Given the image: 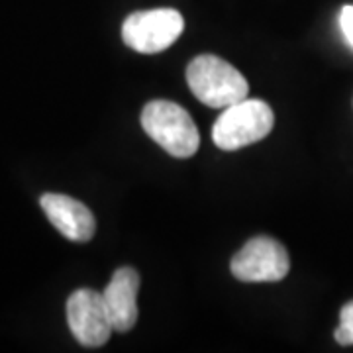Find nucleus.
I'll list each match as a JSON object with an SVG mask.
<instances>
[{"label":"nucleus","mask_w":353,"mask_h":353,"mask_svg":"<svg viewBox=\"0 0 353 353\" xmlns=\"http://www.w3.org/2000/svg\"><path fill=\"white\" fill-rule=\"evenodd\" d=\"M192 94L210 108H228L248 99L250 85L240 71L216 55H199L187 67Z\"/></svg>","instance_id":"nucleus-1"},{"label":"nucleus","mask_w":353,"mask_h":353,"mask_svg":"<svg viewBox=\"0 0 353 353\" xmlns=\"http://www.w3.org/2000/svg\"><path fill=\"white\" fill-rule=\"evenodd\" d=\"M141 126L155 143L173 157L187 159L199 150V130L190 114L175 102H148L141 110Z\"/></svg>","instance_id":"nucleus-2"},{"label":"nucleus","mask_w":353,"mask_h":353,"mask_svg":"<svg viewBox=\"0 0 353 353\" xmlns=\"http://www.w3.org/2000/svg\"><path fill=\"white\" fill-rule=\"evenodd\" d=\"M273 124L275 116L267 102L243 99L224 108L212 128V139L220 150L236 152L269 136Z\"/></svg>","instance_id":"nucleus-3"},{"label":"nucleus","mask_w":353,"mask_h":353,"mask_svg":"<svg viewBox=\"0 0 353 353\" xmlns=\"http://www.w3.org/2000/svg\"><path fill=\"white\" fill-rule=\"evenodd\" d=\"M185 20L173 8H155L128 16L122 24V39L139 53H159L171 48L183 34Z\"/></svg>","instance_id":"nucleus-4"},{"label":"nucleus","mask_w":353,"mask_h":353,"mask_svg":"<svg viewBox=\"0 0 353 353\" xmlns=\"http://www.w3.org/2000/svg\"><path fill=\"white\" fill-rule=\"evenodd\" d=\"M232 273L243 283H277L289 275V253L283 243L257 236L232 257Z\"/></svg>","instance_id":"nucleus-5"},{"label":"nucleus","mask_w":353,"mask_h":353,"mask_svg":"<svg viewBox=\"0 0 353 353\" xmlns=\"http://www.w3.org/2000/svg\"><path fill=\"white\" fill-rule=\"evenodd\" d=\"M67 322L75 340L85 347L104 345L114 330L104 294L92 289H79L69 296Z\"/></svg>","instance_id":"nucleus-6"},{"label":"nucleus","mask_w":353,"mask_h":353,"mask_svg":"<svg viewBox=\"0 0 353 353\" xmlns=\"http://www.w3.org/2000/svg\"><path fill=\"white\" fill-rule=\"evenodd\" d=\"M39 204L59 234L71 241H88L97 232V220L83 202L67 194L46 192Z\"/></svg>","instance_id":"nucleus-7"},{"label":"nucleus","mask_w":353,"mask_h":353,"mask_svg":"<svg viewBox=\"0 0 353 353\" xmlns=\"http://www.w3.org/2000/svg\"><path fill=\"white\" fill-rule=\"evenodd\" d=\"M139 275L132 267H120L104 289V303L116 332H130L138 322Z\"/></svg>","instance_id":"nucleus-8"},{"label":"nucleus","mask_w":353,"mask_h":353,"mask_svg":"<svg viewBox=\"0 0 353 353\" xmlns=\"http://www.w3.org/2000/svg\"><path fill=\"white\" fill-rule=\"evenodd\" d=\"M340 345H353V301L343 304L340 312V326L334 334Z\"/></svg>","instance_id":"nucleus-9"},{"label":"nucleus","mask_w":353,"mask_h":353,"mask_svg":"<svg viewBox=\"0 0 353 353\" xmlns=\"http://www.w3.org/2000/svg\"><path fill=\"white\" fill-rule=\"evenodd\" d=\"M340 26H341V32H343V36H345V39L350 41V46L353 48V4H350V6H343V8H341Z\"/></svg>","instance_id":"nucleus-10"}]
</instances>
